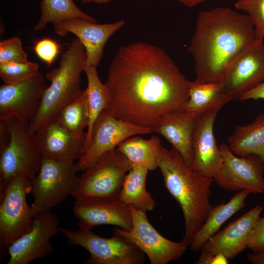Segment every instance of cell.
I'll use <instances>...</instances> for the list:
<instances>
[{
    "label": "cell",
    "instance_id": "30bf717a",
    "mask_svg": "<svg viewBox=\"0 0 264 264\" xmlns=\"http://www.w3.org/2000/svg\"><path fill=\"white\" fill-rule=\"evenodd\" d=\"M132 225L129 230L115 227L113 233L132 242L146 255L151 264H167L178 260L187 246L182 242H174L161 235L150 222L146 212L129 205Z\"/></svg>",
    "mask_w": 264,
    "mask_h": 264
},
{
    "label": "cell",
    "instance_id": "8992f818",
    "mask_svg": "<svg viewBox=\"0 0 264 264\" xmlns=\"http://www.w3.org/2000/svg\"><path fill=\"white\" fill-rule=\"evenodd\" d=\"M5 121L9 138L0 149V195L11 179L18 175H23L32 181L39 171L42 158L29 132L28 125L15 118Z\"/></svg>",
    "mask_w": 264,
    "mask_h": 264
},
{
    "label": "cell",
    "instance_id": "d6a6232c",
    "mask_svg": "<svg viewBox=\"0 0 264 264\" xmlns=\"http://www.w3.org/2000/svg\"><path fill=\"white\" fill-rule=\"evenodd\" d=\"M34 50L38 57L50 66L59 53L60 46L53 40L44 38L36 43Z\"/></svg>",
    "mask_w": 264,
    "mask_h": 264
},
{
    "label": "cell",
    "instance_id": "d6986e66",
    "mask_svg": "<svg viewBox=\"0 0 264 264\" xmlns=\"http://www.w3.org/2000/svg\"><path fill=\"white\" fill-rule=\"evenodd\" d=\"M32 137L42 157L75 163L84 154L85 139L73 136L56 118L36 132Z\"/></svg>",
    "mask_w": 264,
    "mask_h": 264
},
{
    "label": "cell",
    "instance_id": "4dcf8cb0",
    "mask_svg": "<svg viewBox=\"0 0 264 264\" xmlns=\"http://www.w3.org/2000/svg\"><path fill=\"white\" fill-rule=\"evenodd\" d=\"M235 8L246 13L255 27L256 39L264 38V0H237Z\"/></svg>",
    "mask_w": 264,
    "mask_h": 264
},
{
    "label": "cell",
    "instance_id": "74e56055",
    "mask_svg": "<svg viewBox=\"0 0 264 264\" xmlns=\"http://www.w3.org/2000/svg\"><path fill=\"white\" fill-rule=\"evenodd\" d=\"M208 0H178V1L186 7L191 8Z\"/></svg>",
    "mask_w": 264,
    "mask_h": 264
},
{
    "label": "cell",
    "instance_id": "f35d334b",
    "mask_svg": "<svg viewBox=\"0 0 264 264\" xmlns=\"http://www.w3.org/2000/svg\"><path fill=\"white\" fill-rule=\"evenodd\" d=\"M115 0H81L83 4L94 3L96 4H105Z\"/></svg>",
    "mask_w": 264,
    "mask_h": 264
},
{
    "label": "cell",
    "instance_id": "e575fe53",
    "mask_svg": "<svg viewBox=\"0 0 264 264\" xmlns=\"http://www.w3.org/2000/svg\"><path fill=\"white\" fill-rule=\"evenodd\" d=\"M196 264H227L228 259L221 252L216 253L201 251Z\"/></svg>",
    "mask_w": 264,
    "mask_h": 264
},
{
    "label": "cell",
    "instance_id": "ac0fdd59",
    "mask_svg": "<svg viewBox=\"0 0 264 264\" xmlns=\"http://www.w3.org/2000/svg\"><path fill=\"white\" fill-rule=\"evenodd\" d=\"M72 212L78 225L91 229L101 225H112L124 230L132 227L131 211L119 198H84L75 200Z\"/></svg>",
    "mask_w": 264,
    "mask_h": 264
},
{
    "label": "cell",
    "instance_id": "6da1fadb",
    "mask_svg": "<svg viewBox=\"0 0 264 264\" xmlns=\"http://www.w3.org/2000/svg\"><path fill=\"white\" fill-rule=\"evenodd\" d=\"M189 83L163 48L132 43L121 46L111 61L105 83L111 100L105 110L152 129L166 114L183 111Z\"/></svg>",
    "mask_w": 264,
    "mask_h": 264
},
{
    "label": "cell",
    "instance_id": "2e32d148",
    "mask_svg": "<svg viewBox=\"0 0 264 264\" xmlns=\"http://www.w3.org/2000/svg\"><path fill=\"white\" fill-rule=\"evenodd\" d=\"M125 20L98 24L81 19H71L53 24L55 32L64 37L68 33L76 36L85 48L87 66L97 68L109 39L125 24Z\"/></svg>",
    "mask_w": 264,
    "mask_h": 264
},
{
    "label": "cell",
    "instance_id": "603a6c76",
    "mask_svg": "<svg viewBox=\"0 0 264 264\" xmlns=\"http://www.w3.org/2000/svg\"><path fill=\"white\" fill-rule=\"evenodd\" d=\"M231 151L239 156H258L264 166V113L246 125H237L227 138Z\"/></svg>",
    "mask_w": 264,
    "mask_h": 264
},
{
    "label": "cell",
    "instance_id": "d590c367",
    "mask_svg": "<svg viewBox=\"0 0 264 264\" xmlns=\"http://www.w3.org/2000/svg\"><path fill=\"white\" fill-rule=\"evenodd\" d=\"M264 99V81L254 88L244 93L239 99L242 101L249 99Z\"/></svg>",
    "mask_w": 264,
    "mask_h": 264
},
{
    "label": "cell",
    "instance_id": "f546056e",
    "mask_svg": "<svg viewBox=\"0 0 264 264\" xmlns=\"http://www.w3.org/2000/svg\"><path fill=\"white\" fill-rule=\"evenodd\" d=\"M39 71L37 63H0V77L5 84H14L30 79Z\"/></svg>",
    "mask_w": 264,
    "mask_h": 264
},
{
    "label": "cell",
    "instance_id": "e0dca14e",
    "mask_svg": "<svg viewBox=\"0 0 264 264\" xmlns=\"http://www.w3.org/2000/svg\"><path fill=\"white\" fill-rule=\"evenodd\" d=\"M218 109L197 116L193 133V159L190 168L196 173L213 178L222 161L219 145L213 133Z\"/></svg>",
    "mask_w": 264,
    "mask_h": 264
},
{
    "label": "cell",
    "instance_id": "f1b7e54d",
    "mask_svg": "<svg viewBox=\"0 0 264 264\" xmlns=\"http://www.w3.org/2000/svg\"><path fill=\"white\" fill-rule=\"evenodd\" d=\"M56 118L75 137L85 139L84 130L88 127L89 113L86 88L73 102L66 106Z\"/></svg>",
    "mask_w": 264,
    "mask_h": 264
},
{
    "label": "cell",
    "instance_id": "52a82bcc",
    "mask_svg": "<svg viewBox=\"0 0 264 264\" xmlns=\"http://www.w3.org/2000/svg\"><path fill=\"white\" fill-rule=\"evenodd\" d=\"M77 230L59 227V232L67 239L66 246L79 245L86 249L90 256L84 264H142L145 254L124 238L113 234L110 238L96 234L91 229L79 226Z\"/></svg>",
    "mask_w": 264,
    "mask_h": 264
},
{
    "label": "cell",
    "instance_id": "8fae6325",
    "mask_svg": "<svg viewBox=\"0 0 264 264\" xmlns=\"http://www.w3.org/2000/svg\"><path fill=\"white\" fill-rule=\"evenodd\" d=\"M152 132L151 128L117 118L105 110L94 123L89 148L75 163L77 172L90 167L127 138Z\"/></svg>",
    "mask_w": 264,
    "mask_h": 264
},
{
    "label": "cell",
    "instance_id": "9a60e30c",
    "mask_svg": "<svg viewBox=\"0 0 264 264\" xmlns=\"http://www.w3.org/2000/svg\"><path fill=\"white\" fill-rule=\"evenodd\" d=\"M59 220L51 210L34 217L31 230L16 240L8 248L7 264H28L50 255L54 248L51 238L59 232Z\"/></svg>",
    "mask_w": 264,
    "mask_h": 264
},
{
    "label": "cell",
    "instance_id": "836d02e7",
    "mask_svg": "<svg viewBox=\"0 0 264 264\" xmlns=\"http://www.w3.org/2000/svg\"><path fill=\"white\" fill-rule=\"evenodd\" d=\"M247 248L253 252L264 253V217L259 218L249 238Z\"/></svg>",
    "mask_w": 264,
    "mask_h": 264
},
{
    "label": "cell",
    "instance_id": "83f0119b",
    "mask_svg": "<svg viewBox=\"0 0 264 264\" xmlns=\"http://www.w3.org/2000/svg\"><path fill=\"white\" fill-rule=\"evenodd\" d=\"M41 16L34 30H43L49 23L52 24L71 19H81L96 22L92 16L80 9L74 0H42Z\"/></svg>",
    "mask_w": 264,
    "mask_h": 264
},
{
    "label": "cell",
    "instance_id": "5bb4252c",
    "mask_svg": "<svg viewBox=\"0 0 264 264\" xmlns=\"http://www.w3.org/2000/svg\"><path fill=\"white\" fill-rule=\"evenodd\" d=\"M43 74L0 87V121L15 118L28 125L35 114L47 88Z\"/></svg>",
    "mask_w": 264,
    "mask_h": 264
},
{
    "label": "cell",
    "instance_id": "cb8c5ba5",
    "mask_svg": "<svg viewBox=\"0 0 264 264\" xmlns=\"http://www.w3.org/2000/svg\"><path fill=\"white\" fill-rule=\"evenodd\" d=\"M161 146L157 135L145 139L136 135L124 140L116 149L127 158L132 167L141 166L152 171L158 168Z\"/></svg>",
    "mask_w": 264,
    "mask_h": 264
},
{
    "label": "cell",
    "instance_id": "4316f807",
    "mask_svg": "<svg viewBox=\"0 0 264 264\" xmlns=\"http://www.w3.org/2000/svg\"><path fill=\"white\" fill-rule=\"evenodd\" d=\"M84 72L88 82L86 89L88 92L89 118L84 154L89 147L94 123L101 113L107 108L111 100L109 90L105 84L101 81L96 67L86 66Z\"/></svg>",
    "mask_w": 264,
    "mask_h": 264
},
{
    "label": "cell",
    "instance_id": "484cf974",
    "mask_svg": "<svg viewBox=\"0 0 264 264\" xmlns=\"http://www.w3.org/2000/svg\"><path fill=\"white\" fill-rule=\"evenodd\" d=\"M149 170L141 166L132 167L126 175L119 199L127 205L147 212L152 211L156 202L146 189V178Z\"/></svg>",
    "mask_w": 264,
    "mask_h": 264
},
{
    "label": "cell",
    "instance_id": "ba28073f",
    "mask_svg": "<svg viewBox=\"0 0 264 264\" xmlns=\"http://www.w3.org/2000/svg\"><path fill=\"white\" fill-rule=\"evenodd\" d=\"M132 166L117 149L104 154L79 177L71 194L75 200L118 199L124 177Z\"/></svg>",
    "mask_w": 264,
    "mask_h": 264
},
{
    "label": "cell",
    "instance_id": "ffe728a7",
    "mask_svg": "<svg viewBox=\"0 0 264 264\" xmlns=\"http://www.w3.org/2000/svg\"><path fill=\"white\" fill-rule=\"evenodd\" d=\"M263 210L260 205L253 207L210 237L200 250L221 252L228 259H233L247 248L250 233Z\"/></svg>",
    "mask_w": 264,
    "mask_h": 264
},
{
    "label": "cell",
    "instance_id": "44dd1931",
    "mask_svg": "<svg viewBox=\"0 0 264 264\" xmlns=\"http://www.w3.org/2000/svg\"><path fill=\"white\" fill-rule=\"evenodd\" d=\"M197 115L179 111L164 115L152 129V132L165 137L190 168L193 159V133Z\"/></svg>",
    "mask_w": 264,
    "mask_h": 264
},
{
    "label": "cell",
    "instance_id": "7c38bea8",
    "mask_svg": "<svg viewBox=\"0 0 264 264\" xmlns=\"http://www.w3.org/2000/svg\"><path fill=\"white\" fill-rule=\"evenodd\" d=\"M221 155V166L213 177L220 187L229 191L247 190L253 193L264 192V166L261 159L251 154L239 156L228 145H219Z\"/></svg>",
    "mask_w": 264,
    "mask_h": 264
},
{
    "label": "cell",
    "instance_id": "9c48e42d",
    "mask_svg": "<svg viewBox=\"0 0 264 264\" xmlns=\"http://www.w3.org/2000/svg\"><path fill=\"white\" fill-rule=\"evenodd\" d=\"M75 163L42 157L39 171L31 181L30 207L34 217L51 210L71 195L79 178Z\"/></svg>",
    "mask_w": 264,
    "mask_h": 264
},
{
    "label": "cell",
    "instance_id": "7a4b0ae2",
    "mask_svg": "<svg viewBox=\"0 0 264 264\" xmlns=\"http://www.w3.org/2000/svg\"><path fill=\"white\" fill-rule=\"evenodd\" d=\"M256 40L247 14L228 7L201 11L187 48L194 62L195 81L220 82L232 61Z\"/></svg>",
    "mask_w": 264,
    "mask_h": 264
},
{
    "label": "cell",
    "instance_id": "d4e9b609",
    "mask_svg": "<svg viewBox=\"0 0 264 264\" xmlns=\"http://www.w3.org/2000/svg\"><path fill=\"white\" fill-rule=\"evenodd\" d=\"M231 101L223 93L220 82L190 81L189 98L183 106V110L198 116L214 109L220 110Z\"/></svg>",
    "mask_w": 264,
    "mask_h": 264
},
{
    "label": "cell",
    "instance_id": "1f68e13d",
    "mask_svg": "<svg viewBox=\"0 0 264 264\" xmlns=\"http://www.w3.org/2000/svg\"><path fill=\"white\" fill-rule=\"evenodd\" d=\"M29 61L21 40L14 36L0 43V63H24Z\"/></svg>",
    "mask_w": 264,
    "mask_h": 264
},
{
    "label": "cell",
    "instance_id": "5b68a950",
    "mask_svg": "<svg viewBox=\"0 0 264 264\" xmlns=\"http://www.w3.org/2000/svg\"><path fill=\"white\" fill-rule=\"evenodd\" d=\"M31 190V181L20 174L11 179L0 195V259L12 243L32 228L35 217L26 200Z\"/></svg>",
    "mask_w": 264,
    "mask_h": 264
},
{
    "label": "cell",
    "instance_id": "7402d4cb",
    "mask_svg": "<svg viewBox=\"0 0 264 264\" xmlns=\"http://www.w3.org/2000/svg\"><path fill=\"white\" fill-rule=\"evenodd\" d=\"M247 190L240 191L227 202L213 206L204 222L191 241L189 246L193 252L201 250L205 242L219 231L222 224L243 208L250 194Z\"/></svg>",
    "mask_w": 264,
    "mask_h": 264
},
{
    "label": "cell",
    "instance_id": "277c9868",
    "mask_svg": "<svg viewBox=\"0 0 264 264\" xmlns=\"http://www.w3.org/2000/svg\"><path fill=\"white\" fill-rule=\"evenodd\" d=\"M87 66L85 47L76 38L62 53L58 67L45 74L51 84L42 96L39 107L27 127L32 135L54 119L67 105L82 93L81 74Z\"/></svg>",
    "mask_w": 264,
    "mask_h": 264
},
{
    "label": "cell",
    "instance_id": "3957f363",
    "mask_svg": "<svg viewBox=\"0 0 264 264\" xmlns=\"http://www.w3.org/2000/svg\"><path fill=\"white\" fill-rule=\"evenodd\" d=\"M158 168L166 188L182 212L185 233L181 241L189 246L213 206L210 201L213 179L193 171L174 148L161 146Z\"/></svg>",
    "mask_w": 264,
    "mask_h": 264
},
{
    "label": "cell",
    "instance_id": "4fadbf2b",
    "mask_svg": "<svg viewBox=\"0 0 264 264\" xmlns=\"http://www.w3.org/2000/svg\"><path fill=\"white\" fill-rule=\"evenodd\" d=\"M264 81V44L256 40L239 54L227 67L220 83L231 101Z\"/></svg>",
    "mask_w": 264,
    "mask_h": 264
},
{
    "label": "cell",
    "instance_id": "8d00e7d4",
    "mask_svg": "<svg viewBox=\"0 0 264 264\" xmlns=\"http://www.w3.org/2000/svg\"><path fill=\"white\" fill-rule=\"evenodd\" d=\"M248 261L253 264H264V253L252 252L246 255Z\"/></svg>",
    "mask_w": 264,
    "mask_h": 264
}]
</instances>
